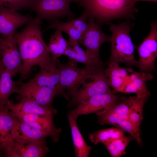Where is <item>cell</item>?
<instances>
[{
	"instance_id": "1",
	"label": "cell",
	"mask_w": 157,
	"mask_h": 157,
	"mask_svg": "<svg viewBox=\"0 0 157 157\" xmlns=\"http://www.w3.org/2000/svg\"><path fill=\"white\" fill-rule=\"evenodd\" d=\"M41 23L36 18H33L22 31L13 35L23 63L21 80L27 78L33 67H41L52 60L42 38Z\"/></svg>"
},
{
	"instance_id": "2",
	"label": "cell",
	"mask_w": 157,
	"mask_h": 157,
	"mask_svg": "<svg viewBox=\"0 0 157 157\" xmlns=\"http://www.w3.org/2000/svg\"><path fill=\"white\" fill-rule=\"evenodd\" d=\"M88 18L96 19L100 26L115 19L135 18L138 11L132 0H76Z\"/></svg>"
},
{
	"instance_id": "3",
	"label": "cell",
	"mask_w": 157,
	"mask_h": 157,
	"mask_svg": "<svg viewBox=\"0 0 157 157\" xmlns=\"http://www.w3.org/2000/svg\"><path fill=\"white\" fill-rule=\"evenodd\" d=\"M109 25L112 34L109 41L111 43V54L108 63H123L128 66H137L135 47L130 35L134 24L127 21L117 24L111 23Z\"/></svg>"
},
{
	"instance_id": "4",
	"label": "cell",
	"mask_w": 157,
	"mask_h": 157,
	"mask_svg": "<svg viewBox=\"0 0 157 157\" xmlns=\"http://www.w3.org/2000/svg\"><path fill=\"white\" fill-rule=\"evenodd\" d=\"M76 0H31L29 8L37 15V19L41 22L43 20L50 24L67 17L69 20L74 19L71 11L70 4Z\"/></svg>"
},
{
	"instance_id": "5",
	"label": "cell",
	"mask_w": 157,
	"mask_h": 157,
	"mask_svg": "<svg viewBox=\"0 0 157 157\" xmlns=\"http://www.w3.org/2000/svg\"><path fill=\"white\" fill-rule=\"evenodd\" d=\"M77 63L74 60L70 59L66 64L60 63L58 59L57 61L60 72V88L63 90L67 89L68 93L72 97L86 79L102 69L86 67L80 68L77 66Z\"/></svg>"
},
{
	"instance_id": "6",
	"label": "cell",
	"mask_w": 157,
	"mask_h": 157,
	"mask_svg": "<svg viewBox=\"0 0 157 157\" xmlns=\"http://www.w3.org/2000/svg\"><path fill=\"white\" fill-rule=\"evenodd\" d=\"M81 88L72 97L67 107L77 106L80 103L97 95L113 93L110 86L104 69H101L86 79Z\"/></svg>"
},
{
	"instance_id": "7",
	"label": "cell",
	"mask_w": 157,
	"mask_h": 157,
	"mask_svg": "<svg viewBox=\"0 0 157 157\" xmlns=\"http://www.w3.org/2000/svg\"><path fill=\"white\" fill-rule=\"evenodd\" d=\"M46 140H33L14 138L3 149L4 155L7 157H43L49 151Z\"/></svg>"
},
{
	"instance_id": "8",
	"label": "cell",
	"mask_w": 157,
	"mask_h": 157,
	"mask_svg": "<svg viewBox=\"0 0 157 157\" xmlns=\"http://www.w3.org/2000/svg\"><path fill=\"white\" fill-rule=\"evenodd\" d=\"M149 34L138 47L139 60L138 67L140 72H150L155 70V61L157 57V23L151 24Z\"/></svg>"
},
{
	"instance_id": "9",
	"label": "cell",
	"mask_w": 157,
	"mask_h": 157,
	"mask_svg": "<svg viewBox=\"0 0 157 157\" xmlns=\"http://www.w3.org/2000/svg\"><path fill=\"white\" fill-rule=\"evenodd\" d=\"M0 60L5 69L13 76L21 74L22 62L17 42L13 35H0Z\"/></svg>"
},
{
	"instance_id": "10",
	"label": "cell",
	"mask_w": 157,
	"mask_h": 157,
	"mask_svg": "<svg viewBox=\"0 0 157 157\" xmlns=\"http://www.w3.org/2000/svg\"><path fill=\"white\" fill-rule=\"evenodd\" d=\"M16 83V93L19 94L20 100L28 98L43 106H51L54 98L58 94L56 91L49 88L38 85L31 79L26 83L20 80Z\"/></svg>"
},
{
	"instance_id": "11",
	"label": "cell",
	"mask_w": 157,
	"mask_h": 157,
	"mask_svg": "<svg viewBox=\"0 0 157 157\" xmlns=\"http://www.w3.org/2000/svg\"><path fill=\"white\" fill-rule=\"evenodd\" d=\"M118 100V97L114 93L97 95L80 103L68 114L77 119L80 115L97 113L109 106L117 103Z\"/></svg>"
},
{
	"instance_id": "12",
	"label": "cell",
	"mask_w": 157,
	"mask_h": 157,
	"mask_svg": "<svg viewBox=\"0 0 157 157\" xmlns=\"http://www.w3.org/2000/svg\"><path fill=\"white\" fill-rule=\"evenodd\" d=\"M87 28L78 40V45L81 44L86 50L99 54V50L104 43L109 41L110 36L105 34L94 19L88 18Z\"/></svg>"
},
{
	"instance_id": "13",
	"label": "cell",
	"mask_w": 157,
	"mask_h": 157,
	"mask_svg": "<svg viewBox=\"0 0 157 157\" xmlns=\"http://www.w3.org/2000/svg\"><path fill=\"white\" fill-rule=\"evenodd\" d=\"M58 58L40 67L39 72L31 80L38 85L49 88L61 94L67 99L60 86V72L57 65Z\"/></svg>"
},
{
	"instance_id": "14",
	"label": "cell",
	"mask_w": 157,
	"mask_h": 157,
	"mask_svg": "<svg viewBox=\"0 0 157 157\" xmlns=\"http://www.w3.org/2000/svg\"><path fill=\"white\" fill-rule=\"evenodd\" d=\"M33 18L0 6V35L3 37L13 35L17 28L27 24Z\"/></svg>"
},
{
	"instance_id": "15",
	"label": "cell",
	"mask_w": 157,
	"mask_h": 157,
	"mask_svg": "<svg viewBox=\"0 0 157 157\" xmlns=\"http://www.w3.org/2000/svg\"><path fill=\"white\" fill-rule=\"evenodd\" d=\"M18 119L32 127L46 134L51 137L53 141H58L61 132L60 128L55 126L53 116L44 115L34 114L14 115Z\"/></svg>"
},
{
	"instance_id": "16",
	"label": "cell",
	"mask_w": 157,
	"mask_h": 157,
	"mask_svg": "<svg viewBox=\"0 0 157 157\" xmlns=\"http://www.w3.org/2000/svg\"><path fill=\"white\" fill-rule=\"evenodd\" d=\"M7 106L15 115L34 114L53 116L57 112L52 106H43L27 98L20 100L17 104H14L12 101L9 100Z\"/></svg>"
},
{
	"instance_id": "17",
	"label": "cell",
	"mask_w": 157,
	"mask_h": 157,
	"mask_svg": "<svg viewBox=\"0 0 157 157\" xmlns=\"http://www.w3.org/2000/svg\"><path fill=\"white\" fill-rule=\"evenodd\" d=\"M108 67L104 69L110 86L113 93L121 92L125 86L128 83L130 75L133 70L131 68H124L119 64L114 62L108 63Z\"/></svg>"
},
{
	"instance_id": "18",
	"label": "cell",
	"mask_w": 157,
	"mask_h": 157,
	"mask_svg": "<svg viewBox=\"0 0 157 157\" xmlns=\"http://www.w3.org/2000/svg\"><path fill=\"white\" fill-rule=\"evenodd\" d=\"M153 75L150 72H137L133 70L130 75L129 81L121 92L134 93L138 97L149 98L150 93L146 83L153 79Z\"/></svg>"
},
{
	"instance_id": "19",
	"label": "cell",
	"mask_w": 157,
	"mask_h": 157,
	"mask_svg": "<svg viewBox=\"0 0 157 157\" xmlns=\"http://www.w3.org/2000/svg\"><path fill=\"white\" fill-rule=\"evenodd\" d=\"M17 119L7 104H0V144L3 151L4 147L12 140V130Z\"/></svg>"
},
{
	"instance_id": "20",
	"label": "cell",
	"mask_w": 157,
	"mask_h": 157,
	"mask_svg": "<svg viewBox=\"0 0 157 157\" xmlns=\"http://www.w3.org/2000/svg\"><path fill=\"white\" fill-rule=\"evenodd\" d=\"M67 116L71 130L76 156L88 157L92 149L84 140L77 125V119L70 115Z\"/></svg>"
},
{
	"instance_id": "21",
	"label": "cell",
	"mask_w": 157,
	"mask_h": 157,
	"mask_svg": "<svg viewBox=\"0 0 157 157\" xmlns=\"http://www.w3.org/2000/svg\"><path fill=\"white\" fill-rule=\"evenodd\" d=\"M17 118L12 130L13 138H19L40 141L45 140V138L48 136L45 133L32 127Z\"/></svg>"
},
{
	"instance_id": "22",
	"label": "cell",
	"mask_w": 157,
	"mask_h": 157,
	"mask_svg": "<svg viewBox=\"0 0 157 157\" xmlns=\"http://www.w3.org/2000/svg\"><path fill=\"white\" fill-rule=\"evenodd\" d=\"M13 75L5 69L0 70V104L6 105L9 101L10 95L16 93V82L12 80Z\"/></svg>"
},
{
	"instance_id": "23",
	"label": "cell",
	"mask_w": 157,
	"mask_h": 157,
	"mask_svg": "<svg viewBox=\"0 0 157 157\" xmlns=\"http://www.w3.org/2000/svg\"><path fill=\"white\" fill-rule=\"evenodd\" d=\"M72 47L76 53L75 60L77 63H83L85 65V67H88L98 69H104L103 63L99 54L83 50L77 42Z\"/></svg>"
},
{
	"instance_id": "24",
	"label": "cell",
	"mask_w": 157,
	"mask_h": 157,
	"mask_svg": "<svg viewBox=\"0 0 157 157\" xmlns=\"http://www.w3.org/2000/svg\"><path fill=\"white\" fill-rule=\"evenodd\" d=\"M69 46L68 42L63 37L62 31L56 29L54 34L51 36L47 45L48 50L52 60H56L62 55Z\"/></svg>"
},
{
	"instance_id": "25",
	"label": "cell",
	"mask_w": 157,
	"mask_h": 157,
	"mask_svg": "<svg viewBox=\"0 0 157 157\" xmlns=\"http://www.w3.org/2000/svg\"><path fill=\"white\" fill-rule=\"evenodd\" d=\"M124 135V131L117 128H111L97 131L89 134L88 137L94 144L112 140Z\"/></svg>"
},
{
	"instance_id": "26",
	"label": "cell",
	"mask_w": 157,
	"mask_h": 157,
	"mask_svg": "<svg viewBox=\"0 0 157 157\" xmlns=\"http://www.w3.org/2000/svg\"><path fill=\"white\" fill-rule=\"evenodd\" d=\"M134 139L131 135L124 136L112 140L102 143L113 157H119L125 153V150L129 143Z\"/></svg>"
},
{
	"instance_id": "27",
	"label": "cell",
	"mask_w": 157,
	"mask_h": 157,
	"mask_svg": "<svg viewBox=\"0 0 157 157\" xmlns=\"http://www.w3.org/2000/svg\"><path fill=\"white\" fill-rule=\"evenodd\" d=\"M50 24V26L44 30L56 28L65 32L69 36V45L72 47L77 42L82 34L81 33L75 28L70 21L66 22H62L58 20Z\"/></svg>"
},
{
	"instance_id": "28",
	"label": "cell",
	"mask_w": 157,
	"mask_h": 157,
	"mask_svg": "<svg viewBox=\"0 0 157 157\" xmlns=\"http://www.w3.org/2000/svg\"><path fill=\"white\" fill-rule=\"evenodd\" d=\"M148 98L139 97L136 96L133 106L128 115V118L140 128L141 122L143 119V108Z\"/></svg>"
},
{
	"instance_id": "29",
	"label": "cell",
	"mask_w": 157,
	"mask_h": 157,
	"mask_svg": "<svg viewBox=\"0 0 157 157\" xmlns=\"http://www.w3.org/2000/svg\"><path fill=\"white\" fill-rule=\"evenodd\" d=\"M135 97L136 96H130L122 102L111 105L103 109L128 117V115L133 106Z\"/></svg>"
},
{
	"instance_id": "30",
	"label": "cell",
	"mask_w": 157,
	"mask_h": 157,
	"mask_svg": "<svg viewBox=\"0 0 157 157\" xmlns=\"http://www.w3.org/2000/svg\"><path fill=\"white\" fill-rule=\"evenodd\" d=\"M96 113L98 122L101 125L106 124L116 126L122 120L127 118L103 109L97 112Z\"/></svg>"
},
{
	"instance_id": "31",
	"label": "cell",
	"mask_w": 157,
	"mask_h": 157,
	"mask_svg": "<svg viewBox=\"0 0 157 157\" xmlns=\"http://www.w3.org/2000/svg\"><path fill=\"white\" fill-rule=\"evenodd\" d=\"M123 131H126L130 134L140 145L142 144L140 138V128H138L128 117L120 121L116 126Z\"/></svg>"
},
{
	"instance_id": "32",
	"label": "cell",
	"mask_w": 157,
	"mask_h": 157,
	"mask_svg": "<svg viewBox=\"0 0 157 157\" xmlns=\"http://www.w3.org/2000/svg\"><path fill=\"white\" fill-rule=\"evenodd\" d=\"M31 0H0V6L17 11L29 8Z\"/></svg>"
},
{
	"instance_id": "33",
	"label": "cell",
	"mask_w": 157,
	"mask_h": 157,
	"mask_svg": "<svg viewBox=\"0 0 157 157\" xmlns=\"http://www.w3.org/2000/svg\"><path fill=\"white\" fill-rule=\"evenodd\" d=\"M88 18L85 11H84L79 17L69 20L75 28L82 34L86 30L88 26L86 20Z\"/></svg>"
},
{
	"instance_id": "34",
	"label": "cell",
	"mask_w": 157,
	"mask_h": 157,
	"mask_svg": "<svg viewBox=\"0 0 157 157\" xmlns=\"http://www.w3.org/2000/svg\"><path fill=\"white\" fill-rule=\"evenodd\" d=\"M63 55L67 56L69 59L75 60L76 53L72 47L69 45L65 50Z\"/></svg>"
},
{
	"instance_id": "35",
	"label": "cell",
	"mask_w": 157,
	"mask_h": 157,
	"mask_svg": "<svg viewBox=\"0 0 157 157\" xmlns=\"http://www.w3.org/2000/svg\"><path fill=\"white\" fill-rule=\"evenodd\" d=\"M133 3L135 4V3L138 1H150L157 2V0H132Z\"/></svg>"
},
{
	"instance_id": "36",
	"label": "cell",
	"mask_w": 157,
	"mask_h": 157,
	"mask_svg": "<svg viewBox=\"0 0 157 157\" xmlns=\"http://www.w3.org/2000/svg\"><path fill=\"white\" fill-rule=\"evenodd\" d=\"M4 156L3 149L2 146L0 144V156Z\"/></svg>"
},
{
	"instance_id": "37",
	"label": "cell",
	"mask_w": 157,
	"mask_h": 157,
	"mask_svg": "<svg viewBox=\"0 0 157 157\" xmlns=\"http://www.w3.org/2000/svg\"><path fill=\"white\" fill-rule=\"evenodd\" d=\"M4 68L5 69L3 65L0 63V70Z\"/></svg>"
},
{
	"instance_id": "38",
	"label": "cell",
	"mask_w": 157,
	"mask_h": 157,
	"mask_svg": "<svg viewBox=\"0 0 157 157\" xmlns=\"http://www.w3.org/2000/svg\"><path fill=\"white\" fill-rule=\"evenodd\" d=\"M0 63H1V62L0 60Z\"/></svg>"
}]
</instances>
